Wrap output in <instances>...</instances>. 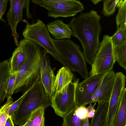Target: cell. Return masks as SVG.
<instances>
[{"instance_id":"6da1fadb","label":"cell","mask_w":126,"mask_h":126,"mask_svg":"<svg viewBox=\"0 0 126 126\" xmlns=\"http://www.w3.org/2000/svg\"><path fill=\"white\" fill-rule=\"evenodd\" d=\"M101 18L96 11L92 10L73 17L68 24L72 29V36L81 42L86 62L90 65L100 45L99 37L102 30Z\"/></svg>"},{"instance_id":"7a4b0ae2","label":"cell","mask_w":126,"mask_h":126,"mask_svg":"<svg viewBox=\"0 0 126 126\" xmlns=\"http://www.w3.org/2000/svg\"><path fill=\"white\" fill-rule=\"evenodd\" d=\"M51 105L50 100L41 81H37L27 91L19 106L11 117L14 125L24 126L35 110L41 106L46 109Z\"/></svg>"},{"instance_id":"3957f363","label":"cell","mask_w":126,"mask_h":126,"mask_svg":"<svg viewBox=\"0 0 126 126\" xmlns=\"http://www.w3.org/2000/svg\"><path fill=\"white\" fill-rule=\"evenodd\" d=\"M53 41L67 67L71 71L78 72L84 79H86L89 73L83 53L79 46L69 39Z\"/></svg>"},{"instance_id":"277c9868","label":"cell","mask_w":126,"mask_h":126,"mask_svg":"<svg viewBox=\"0 0 126 126\" xmlns=\"http://www.w3.org/2000/svg\"><path fill=\"white\" fill-rule=\"evenodd\" d=\"M26 27L23 32L25 39L32 40L42 47L47 53L50 54L55 60L63 66L68 67L57 50L45 24L38 19L33 24H30L27 21Z\"/></svg>"},{"instance_id":"5b68a950","label":"cell","mask_w":126,"mask_h":126,"mask_svg":"<svg viewBox=\"0 0 126 126\" xmlns=\"http://www.w3.org/2000/svg\"><path fill=\"white\" fill-rule=\"evenodd\" d=\"M111 36L105 35L91 65L90 75L105 74L112 70L115 60Z\"/></svg>"},{"instance_id":"8992f818","label":"cell","mask_w":126,"mask_h":126,"mask_svg":"<svg viewBox=\"0 0 126 126\" xmlns=\"http://www.w3.org/2000/svg\"><path fill=\"white\" fill-rule=\"evenodd\" d=\"M79 79L74 77L72 80L60 90L55 92L50 100L51 106L57 115L63 118L76 109L75 91Z\"/></svg>"},{"instance_id":"52a82bcc","label":"cell","mask_w":126,"mask_h":126,"mask_svg":"<svg viewBox=\"0 0 126 126\" xmlns=\"http://www.w3.org/2000/svg\"><path fill=\"white\" fill-rule=\"evenodd\" d=\"M32 2L47 9L48 16L57 18L74 16L84 9L77 0H32Z\"/></svg>"},{"instance_id":"ba28073f","label":"cell","mask_w":126,"mask_h":126,"mask_svg":"<svg viewBox=\"0 0 126 126\" xmlns=\"http://www.w3.org/2000/svg\"><path fill=\"white\" fill-rule=\"evenodd\" d=\"M115 75L107 115L103 126H115L118 109L123 93L126 88L125 76L120 72L116 73Z\"/></svg>"},{"instance_id":"9c48e42d","label":"cell","mask_w":126,"mask_h":126,"mask_svg":"<svg viewBox=\"0 0 126 126\" xmlns=\"http://www.w3.org/2000/svg\"><path fill=\"white\" fill-rule=\"evenodd\" d=\"M90 75L79 83L76 88L75 97L77 107L92 103L91 98L105 74Z\"/></svg>"},{"instance_id":"30bf717a","label":"cell","mask_w":126,"mask_h":126,"mask_svg":"<svg viewBox=\"0 0 126 126\" xmlns=\"http://www.w3.org/2000/svg\"><path fill=\"white\" fill-rule=\"evenodd\" d=\"M47 54L45 50L40 63V81L46 95L50 100L55 93L54 86L56 76L50 66Z\"/></svg>"},{"instance_id":"8fae6325","label":"cell","mask_w":126,"mask_h":126,"mask_svg":"<svg viewBox=\"0 0 126 126\" xmlns=\"http://www.w3.org/2000/svg\"><path fill=\"white\" fill-rule=\"evenodd\" d=\"M115 73L112 70L106 73L91 97L94 102H109L115 78Z\"/></svg>"},{"instance_id":"7c38bea8","label":"cell","mask_w":126,"mask_h":126,"mask_svg":"<svg viewBox=\"0 0 126 126\" xmlns=\"http://www.w3.org/2000/svg\"><path fill=\"white\" fill-rule=\"evenodd\" d=\"M10 7L7 14L9 23L12 31V35L14 36L15 42L18 46L17 39L19 35L16 29L18 23L22 20L23 11L25 7V0H10Z\"/></svg>"},{"instance_id":"4fadbf2b","label":"cell","mask_w":126,"mask_h":126,"mask_svg":"<svg viewBox=\"0 0 126 126\" xmlns=\"http://www.w3.org/2000/svg\"><path fill=\"white\" fill-rule=\"evenodd\" d=\"M46 27L55 40L69 38L72 35V30L62 20H57L49 23Z\"/></svg>"},{"instance_id":"5bb4252c","label":"cell","mask_w":126,"mask_h":126,"mask_svg":"<svg viewBox=\"0 0 126 126\" xmlns=\"http://www.w3.org/2000/svg\"><path fill=\"white\" fill-rule=\"evenodd\" d=\"M11 74L8 60L0 63V107L5 98V90Z\"/></svg>"},{"instance_id":"9a60e30c","label":"cell","mask_w":126,"mask_h":126,"mask_svg":"<svg viewBox=\"0 0 126 126\" xmlns=\"http://www.w3.org/2000/svg\"><path fill=\"white\" fill-rule=\"evenodd\" d=\"M74 75L68 67L63 66L58 71L55 82V92L59 91L71 81Z\"/></svg>"},{"instance_id":"2e32d148","label":"cell","mask_w":126,"mask_h":126,"mask_svg":"<svg viewBox=\"0 0 126 126\" xmlns=\"http://www.w3.org/2000/svg\"><path fill=\"white\" fill-rule=\"evenodd\" d=\"M98 103L94 115L91 121V126H103L107 116L109 102H98Z\"/></svg>"},{"instance_id":"e0dca14e","label":"cell","mask_w":126,"mask_h":126,"mask_svg":"<svg viewBox=\"0 0 126 126\" xmlns=\"http://www.w3.org/2000/svg\"><path fill=\"white\" fill-rule=\"evenodd\" d=\"M26 58L24 50L18 46L13 52L9 60L11 74L17 72L24 63Z\"/></svg>"},{"instance_id":"ac0fdd59","label":"cell","mask_w":126,"mask_h":126,"mask_svg":"<svg viewBox=\"0 0 126 126\" xmlns=\"http://www.w3.org/2000/svg\"><path fill=\"white\" fill-rule=\"evenodd\" d=\"M115 126H126V88L123 93L118 109Z\"/></svg>"},{"instance_id":"d6986e66","label":"cell","mask_w":126,"mask_h":126,"mask_svg":"<svg viewBox=\"0 0 126 126\" xmlns=\"http://www.w3.org/2000/svg\"><path fill=\"white\" fill-rule=\"evenodd\" d=\"M115 61H117L120 66L126 70V41L118 46L114 47Z\"/></svg>"},{"instance_id":"ffe728a7","label":"cell","mask_w":126,"mask_h":126,"mask_svg":"<svg viewBox=\"0 0 126 126\" xmlns=\"http://www.w3.org/2000/svg\"><path fill=\"white\" fill-rule=\"evenodd\" d=\"M45 108L40 107L37 108L32 113L28 120L31 123L32 126H44V111Z\"/></svg>"},{"instance_id":"44dd1931","label":"cell","mask_w":126,"mask_h":126,"mask_svg":"<svg viewBox=\"0 0 126 126\" xmlns=\"http://www.w3.org/2000/svg\"><path fill=\"white\" fill-rule=\"evenodd\" d=\"M118 8L115 19L117 30L126 31V3Z\"/></svg>"},{"instance_id":"7402d4cb","label":"cell","mask_w":126,"mask_h":126,"mask_svg":"<svg viewBox=\"0 0 126 126\" xmlns=\"http://www.w3.org/2000/svg\"><path fill=\"white\" fill-rule=\"evenodd\" d=\"M72 110L63 118V126H82V120L77 117Z\"/></svg>"},{"instance_id":"603a6c76","label":"cell","mask_w":126,"mask_h":126,"mask_svg":"<svg viewBox=\"0 0 126 126\" xmlns=\"http://www.w3.org/2000/svg\"><path fill=\"white\" fill-rule=\"evenodd\" d=\"M11 96L7 98L6 102L0 108V126H5L6 121L9 116L10 109L14 102Z\"/></svg>"},{"instance_id":"cb8c5ba5","label":"cell","mask_w":126,"mask_h":126,"mask_svg":"<svg viewBox=\"0 0 126 126\" xmlns=\"http://www.w3.org/2000/svg\"><path fill=\"white\" fill-rule=\"evenodd\" d=\"M103 7L102 11L104 16L108 17L113 15L117 8L116 0H103Z\"/></svg>"},{"instance_id":"d4e9b609","label":"cell","mask_w":126,"mask_h":126,"mask_svg":"<svg viewBox=\"0 0 126 126\" xmlns=\"http://www.w3.org/2000/svg\"><path fill=\"white\" fill-rule=\"evenodd\" d=\"M111 37L113 47L119 46L126 41V31L117 30Z\"/></svg>"},{"instance_id":"484cf974","label":"cell","mask_w":126,"mask_h":126,"mask_svg":"<svg viewBox=\"0 0 126 126\" xmlns=\"http://www.w3.org/2000/svg\"><path fill=\"white\" fill-rule=\"evenodd\" d=\"M17 72L11 74L10 77L6 87L4 98H7L11 94L15 81Z\"/></svg>"},{"instance_id":"4316f807","label":"cell","mask_w":126,"mask_h":126,"mask_svg":"<svg viewBox=\"0 0 126 126\" xmlns=\"http://www.w3.org/2000/svg\"><path fill=\"white\" fill-rule=\"evenodd\" d=\"M74 112L76 115L82 120L88 117L87 109L85 106L78 107L74 110Z\"/></svg>"},{"instance_id":"83f0119b","label":"cell","mask_w":126,"mask_h":126,"mask_svg":"<svg viewBox=\"0 0 126 126\" xmlns=\"http://www.w3.org/2000/svg\"><path fill=\"white\" fill-rule=\"evenodd\" d=\"M27 91L23 94L22 95L19 99L14 102L12 104L10 108L9 113V115L11 117L13 116L15 112L19 106Z\"/></svg>"},{"instance_id":"f1b7e54d","label":"cell","mask_w":126,"mask_h":126,"mask_svg":"<svg viewBox=\"0 0 126 126\" xmlns=\"http://www.w3.org/2000/svg\"><path fill=\"white\" fill-rule=\"evenodd\" d=\"M93 105L92 103L90 104L89 106L87 108V117L89 118H92L94 115L95 110L94 109L96 102H94Z\"/></svg>"},{"instance_id":"f546056e","label":"cell","mask_w":126,"mask_h":126,"mask_svg":"<svg viewBox=\"0 0 126 126\" xmlns=\"http://www.w3.org/2000/svg\"><path fill=\"white\" fill-rule=\"evenodd\" d=\"M8 1V0H0V20L6 11Z\"/></svg>"},{"instance_id":"4dcf8cb0","label":"cell","mask_w":126,"mask_h":126,"mask_svg":"<svg viewBox=\"0 0 126 126\" xmlns=\"http://www.w3.org/2000/svg\"><path fill=\"white\" fill-rule=\"evenodd\" d=\"M30 0H25V8L26 9V15L28 19L32 18V15L30 13L29 10V4Z\"/></svg>"},{"instance_id":"1f68e13d","label":"cell","mask_w":126,"mask_h":126,"mask_svg":"<svg viewBox=\"0 0 126 126\" xmlns=\"http://www.w3.org/2000/svg\"><path fill=\"white\" fill-rule=\"evenodd\" d=\"M14 126L11 117L9 116L6 121L5 126Z\"/></svg>"},{"instance_id":"d6a6232c","label":"cell","mask_w":126,"mask_h":126,"mask_svg":"<svg viewBox=\"0 0 126 126\" xmlns=\"http://www.w3.org/2000/svg\"><path fill=\"white\" fill-rule=\"evenodd\" d=\"M82 126H90L88 117L82 120Z\"/></svg>"},{"instance_id":"836d02e7","label":"cell","mask_w":126,"mask_h":126,"mask_svg":"<svg viewBox=\"0 0 126 126\" xmlns=\"http://www.w3.org/2000/svg\"><path fill=\"white\" fill-rule=\"evenodd\" d=\"M117 8H118L125 3L126 0H116Z\"/></svg>"},{"instance_id":"e575fe53","label":"cell","mask_w":126,"mask_h":126,"mask_svg":"<svg viewBox=\"0 0 126 126\" xmlns=\"http://www.w3.org/2000/svg\"><path fill=\"white\" fill-rule=\"evenodd\" d=\"M94 5H96L103 0H90Z\"/></svg>"}]
</instances>
